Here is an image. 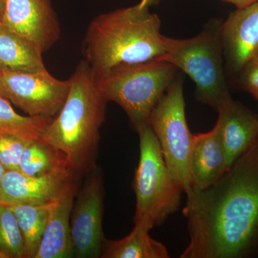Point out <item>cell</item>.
Listing matches in <instances>:
<instances>
[{
	"label": "cell",
	"mask_w": 258,
	"mask_h": 258,
	"mask_svg": "<svg viewBox=\"0 0 258 258\" xmlns=\"http://www.w3.org/2000/svg\"><path fill=\"white\" fill-rule=\"evenodd\" d=\"M55 200L39 205L9 206L14 212L23 233L25 258H35L36 255Z\"/></svg>",
	"instance_id": "ac0fdd59"
},
{
	"label": "cell",
	"mask_w": 258,
	"mask_h": 258,
	"mask_svg": "<svg viewBox=\"0 0 258 258\" xmlns=\"http://www.w3.org/2000/svg\"><path fill=\"white\" fill-rule=\"evenodd\" d=\"M256 100H257V102H258V98H256Z\"/></svg>",
	"instance_id": "f546056e"
},
{
	"label": "cell",
	"mask_w": 258,
	"mask_h": 258,
	"mask_svg": "<svg viewBox=\"0 0 258 258\" xmlns=\"http://www.w3.org/2000/svg\"><path fill=\"white\" fill-rule=\"evenodd\" d=\"M6 171V169H5L4 166L0 163V183H1L2 179H3V176H4Z\"/></svg>",
	"instance_id": "83f0119b"
},
{
	"label": "cell",
	"mask_w": 258,
	"mask_h": 258,
	"mask_svg": "<svg viewBox=\"0 0 258 258\" xmlns=\"http://www.w3.org/2000/svg\"><path fill=\"white\" fill-rule=\"evenodd\" d=\"M241 86L254 98H258V55L249 61L241 71Z\"/></svg>",
	"instance_id": "603a6c76"
},
{
	"label": "cell",
	"mask_w": 258,
	"mask_h": 258,
	"mask_svg": "<svg viewBox=\"0 0 258 258\" xmlns=\"http://www.w3.org/2000/svg\"><path fill=\"white\" fill-rule=\"evenodd\" d=\"M221 28V24L212 23L191 38L166 37L165 52L157 60L182 70L196 85L197 99L215 110L231 97L224 74Z\"/></svg>",
	"instance_id": "5b68a950"
},
{
	"label": "cell",
	"mask_w": 258,
	"mask_h": 258,
	"mask_svg": "<svg viewBox=\"0 0 258 258\" xmlns=\"http://www.w3.org/2000/svg\"><path fill=\"white\" fill-rule=\"evenodd\" d=\"M3 25L43 52L60 37V23L50 0H6Z\"/></svg>",
	"instance_id": "30bf717a"
},
{
	"label": "cell",
	"mask_w": 258,
	"mask_h": 258,
	"mask_svg": "<svg viewBox=\"0 0 258 258\" xmlns=\"http://www.w3.org/2000/svg\"><path fill=\"white\" fill-rule=\"evenodd\" d=\"M0 258H5L4 254L2 253L1 251H0Z\"/></svg>",
	"instance_id": "f1b7e54d"
},
{
	"label": "cell",
	"mask_w": 258,
	"mask_h": 258,
	"mask_svg": "<svg viewBox=\"0 0 258 258\" xmlns=\"http://www.w3.org/2000/svg\"><path fill=\"white\" fill-rule=\"evenodd\" d=\"M67 169L71 168L66 156L58 149L39 139L29 141L27 144L18 171L27 175L43 176Z\"/></svg>",
	"instance_id": "d6986e66"
},
{
	"label": "cell",
	"mask_w": 258,
	"mask_h": 258,
	"mask_svg": "<svg viewBox=\"0 0 258 258\" xmlns=\"http://www.w3.org/2000/svg\"><path fill=\"white\" fill-rule=\"evenodd\" d=\"M77 179L71 180L55 200L35 258L73 257L71 217L78 191Z\"/></svg>",
	"instance_id": "5bb4252c"
},
{
	"label": "cell",
	"mask_w": 258,
	"mask_h": 258,
	"mask_svg": "<svg viewBox=\"0 0 258 258\" xmlns=\"http://www.w3.org/2000/svg\"><path fill=\"white\" fill-rule=\"evenodd\" d=\"M177 70L157 60L119 64L96 77V86L107 101L123 108L137 131L149 124L151 113L174 82Z\"/></svg>",
	"instance_id": "277c9868"
},
{
	"label": "cell",
	"mask_w": 258,
	"mask_h": 258,
	"mask_svg": "<svg viewBox=\"0 0 258 258\" xmlns=\"http://www.w3.org/2000/svg\"><path fill=\"white\" fill-rule=\"evenodd\" d=\"M0 251L5 258H25V242L11 208L0 203Z\"/></svg>",
	"instance_id": "44dd1931"
},
{
	"label": "cell",
	"mask_w": 258,
	"mask_h": 258,
	"mask_svg": "<svg viewBox=\"0 0 258 258\" xmlns=\"http://www.w3.org/2000/svg\"><path fill=\"white\" fill-rule=\"evenodd\" d=\"M43 51L35 42L0 26V69L14 73H37L45 71Z\"/></svg>",
	"instance_id": "2e32d148"
},
{
	"label": "cell",
	"mask_w": 258,
	"mask_h": 258,
	"mask_svg": "<svg viewBox=\"0 0 258 258\" xmlns=\"http://www.w3.org/2000/svg\"><path fill=\"white\" fill-rule=\"evenodd\" d=\"M74 178L78 177L70 169L43 176L8 170L0 183V203L7 206L51 203Z\"/></svg>",
	"instance_id": "8fae6325"
},
{
	"label": "cell",
	"mask_w": 258,
	"mask_h": 258,
	"mask_svg": "<svg viewBox=\"0 0 258 258\" xmlns=\"http://www.w3.org/2000/svg\"><path fill=\"white\" fill-rule=\"evenodd\" d=\"M137 132L140 158L133 182L137 200L134 221L147 217L159 226L177 211L184 190L171 176L150 125Z\"/></svg>",
	"instance_id": "8992f818"
},
{
	"label": "cell",
	"mask_w": 258,
	"mask_h": 258,
	"mask_svg": "<svg viewBox=\"0 0 258 258\" xmlns=\"http://www.w3.org/2000/svg\"><path fill=\"white\" fill-rule=\"evenodd\" d=\"M222 1L231 3V4L235 5L237 8H242L252 4V3H254L257 0H222Z\"/></svg>",
	"instance_id": "cb8c5ba5"
},
{
	"label": "cell",
	"mask_w": 258,
	"mask_h": 258,
	"mask_svg": "<svg viewBox=\"0 0 258 258\" xmlns=\"http://www.w3.org/2000/svg\"><path fill=\"white\" fill-rule=\"evenodd\" d=\"M221 39L227 67L240 74L258 55V0L229 15L222 25Z\"/></svg>",
	"instance_id": "7c38bea8"
},
{
	"label": "cell",
	"mask_w": 258,
	"mask_h": 258,
	"mask_svg": "<svg viewBox=\"0 0 258 258\" xmlns=\"http://www.w3.org/2000/svg\"><path fill=\"white\" fill-rule=\"evenodd\" d=\"M190 170L193 188L206 189L228 170L220 125L207 133L194 134Z\"/></svg>",
	"instance_id": "9a60e30c"
},
{
	"label": "cell",
	"mask_w": 258,
	"mask_h": 258,
	"mask_svg": "<svg viewBox=\"0 0 258 258\" xmlns=\"http://www.w3.org/2000/svg\"><path fill=\"white\" fill-rule=\"evenodd\" d=\"M52 118L20 115L10 101L0 96V134L17 136L26 140H36L40 139Z\"/></svg>",
	"instance_id": "ffe728a7"
},
{
	"label": "cell",
	"mask_w": 258,
	"mask_h": 258,
	"mask_svg": "<svg viewBox=\"0 0 258 258\" xmlns=\"http://www.w3.org/2000/svg\"><path fill=\"white\" fill-rule=\"evenodd\" d=\"M220 125L227 169L258 142V116L240 102L226 99L218 106Z\"/></svg>",
	"instance_id": "4fadbf2b"
},
{
	"label": "cell",
	"mask_w": 258,
	"mask_h": 258,
	"mask_svg": "<svg viewBox=\"0 0 258 258\" xmlns=\"http://www.w3.org/2000/svg\"><path fill=\"white\" fill-rule=\"evenodd\" d=\"M161 0H141L139 3L140 8H150L152 5H157Z\"/></svg>",
	"instance_id": "d4e9b609"
},
{
	"label": "cell",
	"mask_w": 258,
	"mask_h": 258,
	"mask_svg": "<svg viewBox=\"0 0 258 258\" xmlns=\"http://www.w3.org/2000/svg\"><path fill=\"white\" fill-rule=\"evenodd\" d=\"M86 175L71 212L73 257L98 258L106 241L103 230L104 181L97 164Z\"/></svg>",
	"instance_id": "ba28073f"
},
{
	"label": "cell",
	"mask_w": 258,
	"mask_h": 258,
	"mask_svg": "<svg viewBox=\"0 0 258 258\" xmlns=\"http://www.w3.org/2000/svg\"><path fill=\"white\" fill-rule=\"evenodd\" d=\"M2 71H3L0 69V96L4 97V89H3V79H2Z\"/></svg>",
	"instance_id": "4316f807"
},
{
	"label": "cell",
	"mask_w": 258,
	"mask_h": 258,
	"mask_svg": "<svg viewBox=\"0 0 258 258\" xmlns=\"http://www.w3.org/2000/svg\"><path fill=\"white\" fill-rule=\"evenodd\" d=\"M6 0H0V26L3 24L5 11Z\"/></svg>",
	"instance_id": "484cf974"
},
{
	"label": "cell",
	"mask_w": 258,
	"mask_h": 258,
	"mask_svg": "<svg viewBox=\"0 0 258 258\" xmlns=\"http://www.w3.org/2000/svg\"><path fill=\"white\" fill-rule=\"evenodd\" d=\"M70 81L67 98L40 139L66 156L79 178L96 165L100 128L106 120L108 101L97 87L96 76L86 60L78 64Z\"/></svg>",
	"instance_id": "3957f363"
},
{
	"label": "cell",
	"mask_w": 258,
	"mask_h": 258,
	"mask_svg": "<svg viewBox=\"0 0 258 258\" xmlns=\"http://www.w3.org/2000/svg\"><path fill=\"white\" fill-rule=\"evenodd\" d=\"M186 195L189 242L180 257L258 255V142L216 182Z\"/></svg>",
	"instance_id": "6da1fadb"
},
{
	"label": "cell",
	"mask_w": 258,
	"mask_h": 258,
	"mask_svg": "<svg viewBox=\"0 0 258 258\" xmlns=\"http://www.w3.org/2000/svg\"><path fill=\"white\" fill-rule=\"evenodd\" d=\"M133 230L124 238L105 241L102 258H168L169 254L164 244L154 240L149 231L154 227L147 217L134 222Z\"/></svg>",
	"instance_id": "e0dca14e"
},
{
	"label": "cell",
	"mask_w": 258,
	"mask_h": 258,
	"mask_svg": "<svg viewBox=\"0 0 258 258\" xmlns=\"http://www.w3.org/2000/svg\"><path fill=\"white\" fill-rule=\"evenodd\" d=\"M29 141L9 134H0V163L6 170H19L24 149Z\"/></svg>",
	"instance_id": "7402d4cb"
},
{
	"label": "cell",
	"mask_w": 258,
	"mask_h": 258,
	"mask_svg": "<svg viewBox=\"0 0 258 258\" xmlns=\"http://www.w3.org/2000/svg\"><path fill=\"white\" fill-rule=\"evenodd\" d=\"M161 21L139 5L96 17L83 41L85 60L98 77L115 66L157 60L166 50Z\"/></svg>",
	"instance_id": "7a4b0ae2"
},
{
	"label": "cell",
	"mask_w": 258,
	"mask_h": 258,
	"mask_svg": "<svg viewBox=\"0 0 258 258\" xmlns=\"http://www.w3.org/2000/svg\"><path fill=\"white\" fill-rule=\"evenodd\" d=\"M4 97L28 115L53 118L64 104L71 81L56 79L45 71L37 73L2 71Z\"/></svg>",
	"instance_id": "9c48e42d"
},
{
	"label": "cell",
	"mask_w": 258,
	"mask_h": 258,
	"mask_svg": "<svg viewBox=\"0 0 258 258\" xmlns=\"http://www.w3.org/2000/svg\"><path fill=\"white\" fill-rule=\"evenodd\" d=\"M149 124L157 137L171 176L185 194L193 188L190 157L194 134L185 115L183 81L176 77L149 117Z\"/></svg>",
	"instance_id": "52a82bcc"
}]
</instances>
